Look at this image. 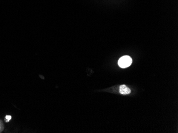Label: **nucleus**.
<instances>
[{
	"instance_id": "1",
	"label": "nucleus",
	"mask_w": 178,
	"mask_h": 133,
	"mask_svg": "<svg viewBox=\"0 0 178 133\" xmlns=\"http://www.w3.org/2000/svg\"><path fill=\"white\" fill-rule=\"evenodd\" d=\"M132 62V58L129 56H123L118 62V65L121 68H126L131 65Z\"/></svg>"
},
{
	"instance_id": "2",
	"label": "nucleus",
	"mask_w": 178,
	"mask_h": 133,
	"mask_svg": "<svg viewBox=\"0 0 178 133\" xmlns=\"http://www.w3.org/2000/svg\"><path fill=\"white\" fill-rule=\"evenodd\" d=\"M119 91L121 94L123 95H126L130 94L131 91L130 90V89L126 85H121L120 87Z\"/></svg>"
},
{
	"instance_id": "3",
	"label": "nucleus",
	"mask_w": 178,
	"mask_h": 133,
	"mask_svg": "<svg viewBox=\"0 0 178 133\" xmlns=\"http://www.w3.org/2000/svg\"><path fill=\"white\" fill-rule=\"evenodd\" d=\"M6 122H9L10 120V119H11V116H9V115H8V116H6Z\"/></svg>"
}]
</instances>
